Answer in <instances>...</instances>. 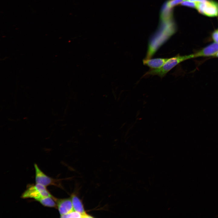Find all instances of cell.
Returning a JSON list of instances; mask_svg holds the SVG:
<instances>
[{"mask_svg":"<svg viewBox=\"0 0 218 218\" xmlns=\"http://www.w3.org/2000/svg\"><path fill=\"white\" fill-rule=\"evenodd\" d=\"M74 210L85 216V218L93 217L86 212L82 202L79 197L75 194H72L70 197Z\"/></svg>","mask_w":218,"mask_h":218,"instance_id":"7","label":"cell"},{"mask_svg":"<svg viewBox=\"0 0 218 218\" xmlns=\"http://www.w3.org/2000/svg\"><path fill=\"white\" fill-rule=\"evenodd\" d=\"M217 30L218 31V30Z\"/></svg>","mask_w":218,"mask_h":218,"instance_id":"16","label":"cell"},{"mask_svg":"<svg viewBox=\"0 0 218 218\" xmlns=\"http://www.w3.org/2000/svg\"><path fill=\"white\" fill-rule=\"evenodd\" d=\"M56 198L52 197H41L36 200L39 202L43 206L57 208V204L55 201Z\"/></svg>","mask_w":218,"mask_h":218,"instance_id":"9","label":"cell"},{"mask_svg":"<svg viewBox=\"0 0 218 218\" xmlns=\"http://www.w3.org/2000/svg\"><path fill=\"white\" fill-rule=\"evenodd\" d=\"M194 58V54L188 55H177L168 60L161 68L158 69H151L145 74L146 75H157L161 78L164 77L171 69L180 63L187 60Z\"/></svg>","mask_w":218,"mask_h":218,"instance_id":"1","label":"cell"},{"mask_svg":"<svg viewBox=\"0 0 218 218\" xmlns=\"http://www.w3.org/2000/svg\"><path fill=\"white\" fill-rule=\"evenodd\" d=\"M46 187L39 184L31 185L22 193V198H33L36 200L44 197H52Z\"/></svg>","mask_w":218,"mask_h":218,"instance_id":"2","label":"cell"},{"mask_svg":"<svg viewBox=\"0 0 218 218\" xmlns=\"http://www.w3.org/2000/svg\"><path fill=\"white\" fill-rule=\"evenodd\" d=\"M55 201L60 217L74 210L71 198L62 199L56 198Z\"/></svg>","mask_w":218,"mask_h":218,"instance_id":"4","label":"cell"},{"mask_svg":"<svg viewBox=\"0 0 218 218\" xmlns=\"http://www.w3.org/2000/svg\"><path fill=\"white\" fill-rule=\"evenodd\" d=\"M214 57H218V52L215 55Z\"/></svg>","mask_w":218,"mask_h":218,"instance_id":"15","label":"cell"},{"mask_svg":"<svg viewBox=\"0 0 218 218\" xmlns=\"http://www.w3.org/2000/svg\"><path fill=\"white\" fill-rule=\"evenodd\" d=\"M60 217L61 218H85L84 216L74 210H73L69 213Z\"/></svg>","mask_w":218,"mask_h":218,"instance_id":"10","label":"cell"},{"mask_svg":"<svg viewBox=\"0 0 218 218\" xmlns=\"http://www.w3.org/2000/svg\"><path fill=\"white\" fill-rule=\"evenodd\" d=\"M185 0H170L167 3L168 5L171 8L181 3Z\"/></svg>","mask_w":218,"mask_h":218,"instance_id":"12","label":"cell"},{"mask_svg":"<svg viewBox=\"0 0 218 218\" xmlns=\"http://www.w3.org/2000/svg\"><path fill=\"white\" fill-rule=\"evenodd\" d=\"M203 15L209 17L218 16V2L207 0L205 2Z\"/></svg>","mask_w":218,"mask_h":218,"instance_id":"6","label":"cell"},{"mask_svg":"<svg viewBox=\"0 0 218 218\" xmlns=\"http://www.w3.org/2000/svg\"><path fill=\"white\" fill-rule=\"evenodd\" d=\"M212 37L215 42L218 43V31L216 30L213 32L212 35Z\"/></svg>","mask_w":218,"mask_h":218,"instance_id":"13","label":"cell"},{"mask_svg":"<svg viewBox=\"0 0 218 218\" xmlns=\"http://www.w3.org/2000/svg\"><path fill=\"white\" fill-rule=\"evenodd\" d=\"M218 52V43H212L194 54V58L199 57H214Z\"/></svg>","mask_w":218,"mask_h":218,"instance_id":"5","label":"cell"},{"mask_svg":"<svg viewBox=\"0 0 218 218\" xmlns=\"http://www.w3.org/2000/svg\"><path fill=\"white\" fill-rule=\"evenodd\" d=\"M167 58H158L154 59H143V64L152 69L160 68L168 60Z\"/></svg>","mask_w":218,"mask_h":218,"instance_id":"8","label":"cell"},{"mask_svg":"<svg viewBox=\"0 0 218 218\" xmlns=\"http://www.w3.org/2000/svg\"><path fill=\"white\" fill-rule=\"evenodd\" d=\"M190 1L194 2H205L207 0H188Z\"/></svg>","mask_w":218,"mask_h":218,"instance_id":"14","label":"cell"},{"mask_svg":"<svg viewBox=\"0 0 218 218\" xmlns=\"http://www.w3.org/2000/svg\"><path fill=\"white\" fill-rule=\"evenodd\" d=\"M35 170V180L36 183L41 184L45 187L52 185L60 186L59 180L52 178L45 174L39 168L36 164H34Z\"/></svg>","mask_w":218,"mask_h":218,"instance_id":"3","label":"cell"},{"mask_svg":"<svg viewBox=\"0 0 218 218\" xmlns=\"http://www.w3.org/2000/svg\"><path fill=\"white\" fill-rule=\"evenodd\" d=\"M180 4L182 5L196 8L197 2L190 1L188 0H185L182 2Z\"/></svg>","mask_w":218,"mask_h":218,"instance_id":"11","label":"cell"}]
</instances>
